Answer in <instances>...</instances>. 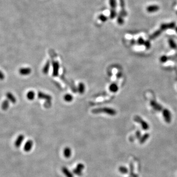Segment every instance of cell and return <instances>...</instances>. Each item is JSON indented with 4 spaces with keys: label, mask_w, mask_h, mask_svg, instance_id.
Returning a JSON list of instances; mask_svg holds the SVG:
<instances>
[{
    "label": "cell",
    "mask_w": 177,
    "mask_h": 177,
    "mask_svg": "<svg viewBox=\"0 0 177 177\" xmlns=\"http://www.w3.org/2000/svg\"><path fill=\"white\" fill-rule=\"evenodd\" d=\"M92 113L98 114L100 113H104L107 114L109 115L114 116L116 114L117 112L115 109H113L111 108L108 107H104V108H99L93 109L92 111Z\"/></svg>",
    "instance_id": "obj_1"
},
{
    "label": "cell",
    "mask_w": 177,
    "mask_h": 177,
    "mask_svg": "<svg viewBox=\"0 0 177 177\" xmlns=\"http://www.w3.org/2000/svg\"><path fill=\"white\" fill-rule=\"evenodd\" d=\"M134 120L136 122L141 124V126L144 130L147 131L149 128V125L148 123L144 121L140 117L136 116L134 117Z\"/></svg>",
    "instance_id": "obj_2"
},
{
    "label": "cell",
    "mask_w": 177,
    "mask_h": 177,
    "mask_svg": "<svg viewBox=\"0 0 177 177\" xmlns=\"http://www.w3.org/2000/svg\"><path fill=\"white\" fill-rule=\"evenodd\" d=\"M162 114L165 122L168 123H170L171 121V115L170 111L167 109H164L163 110Z\"/></svg>",
    "instance_id": "obj_3"
},
{
    "label": "cell",
    "mask_w": 177,
    "mask_h": 177,
    "mask_svg": "<svg viewBox=\"0 0 177 177\" xmlns=\"http://www.w3.org/2000/svg\"><path fill=\"white\" fill-rule=\"evenodd\" d=\"M25 136L23 134L19 135L14 142V146L16 148H19L21 147V145L24 140Z\"/></svg>",
    "instance_id": "obj_4"
},
{
    "label": "cell",
    "mask_w": 177,
    "mask_h": 177,
    "mask_svg": "<svg viewBox=\"0 0 177 177\" xmlns=\"http://www.w3.org/2000/svg\"><path fill=\"white\" fill-rule=\"evenodd\" d=\"M53 66V76L56 77L59 75V70L60 69L59 63L57 61L52 62Z\"/></svg>",
    "instance_id": "obj_5"
},
{
    "label": "cell",
    "mask_w": 177,
    "mask_h": 177,
    "mask_svg": "<svg viewBox=\"0 0 177 177\" xmlns=\"http://www.w3.org/2000/svg\"><path fill=\"white\" fill-rule=\"evenodd\" d=\"M34 146L33 141L31 140H28L25 144L24 146V151L25 152H29L33 149Z\"/></svg>",
    "instance_id": "obj_6"
},
{
    "label": "cell",
    "mask_w": 177,
    "mask_h": 177,
    "mask_svg": "<svg viewBox=\"0 0 177 177\" xmlns=\"http://www.w3.org/2000/svg\"><path fill=\"white\" fill-rule=\"evenodd\" d=\"M38 96L39 99L44 100L47 101H51L52 100V97L50 95L43 93L42 92H38Z\"/></svg>",
    "instance_id": "obj_7"
},
{
    "label": "cell",
    "mask_w": 177,
    "mask_h": 177,
    "mask_svg": "<svg viewBox=\"0 0 177 177\" xmlns=\"http://www.w3.org/2000/svg\"><path fill=\"white\" fill-rule=\"evenodd\" d=\"M151 106L157 111H162L163 110V108L162 105H160L159 104L157 103L154 100H152L150 102Z\"/></svg>",
    "instance_id": "obj_8"
},
{
    "label": "cell",
    "mask_w": 177,
    "mask_h": 177,
    "mask_svg": "<svg viewBox=\"0 0 177 177\" xmlns=\"http://www.w3.org/2000/svg\"><path fill=\"white\" fill-rule=\"evenodd\" d=\"M72 154V150L70 148H69V147H67L63 149V154L64 157H65V158H69L71 156Z\"/></svg>",
    "instance_id": "obj_9"
},
{
    "label": "cell",
    "mask_w": 177,
    "mask_h": 177,
    "mask_svg": "<svg viewBox=\"0 0 177 177\" xmlns=\"http://www.w3.org/2000/svg\"><path fill=\"white\" fill-rule=\"evenodd\" d=\"M62 172L63 174L65 175L66 177H74V175L73 173L70 172L69 170L66 167L63 166L62 168Z\"/></svg>",
    "instance_id": "obj_10"
},
{
    "label": "cell",
    "mask_w": 177,
    "mask_h": 177,
    "mask_svg": "<svg viewBox=\"0 0 177 177\" xmlns=\"http://www.w3.org/2000/svg\"><path fill=\"white\" fill-rule=\"evenodd\" d=\"M31 72V69L29 68H21L19 70V73L22 75H28Z\"/></svg>",
    "instance_id": "obj_11"
},
{
    "label": "cell",
    "mask_w": 177,
    "mask_h": 177,
    "mask_svg": "<svg viewBox=\"0 0 177 177\" xmlns=\"http://www.w3.org/2000/svg\"><path fill=\"white\" fill-rule=\"evenodd\" d=\"M159 9V7L156 5L149 6L147 8V11L149 13L155 12Z\"/></svg>",
    "instance_id": "obj_12"
},
{
    "label": "cell",
    "mask_w": 177,
    "mask_h": 177,
    "mask_svg": "<svg viewBox=\"0 0 177 177\" xmlns=\"http://www.w3.org/2000/svg\"><path fill=\"white\" fill-rule=\"evenodd\" d=\"M6 96L7 99L10 101L12 103L14 104L16 102V99L15 98V96L10 92H8L6 93Z\"/></svg>",
    "instance_id": "obj_13"
},
{
    "label": "cell",
    "mask_w": 177,
    "mask_h": 177,
    "mask_svg": "<svg viewBox=\"0 0 177 177\" xmlns=\"http://www.w3.org/2000/svg\"><path fill=\"white\" fill-rule=\"evenodd\" d=\"M50 62L49 61H48L45 63V65H44L42 69V72L45 74L48 73L50 69Z\"/></svg>",
    "instance_id": "obj_14"
},
{
    "label": "cell",
    "mask_w": 177,
    "mask_h": 177,
    "mask_svg": "<svg viewBox=\"0 0 177 177\" xmlns=\"http://www.w3.org/2000/svg\"><path fill=\"white\" fill-rule=\"evenodd\" d=\"M109 89L110 91H111V92H116L118 91L119 88L116 84L112 83L109 86Z\"/></svg>",
    "instance_id": "obj_15"
},
{
    "label": "cell",
    "mask_w": 177,
    "mask_h": 177,
    "mask_svg": "<svg viewBox=\"0 0 177 177\" xmlns=\"http://www.w3.org/2000/svg\"><path fill=\"white\" fill-rule=\"evenodd\" d=\"M149 137H150V134L149 133H146L145 134H144L142 136H141V137L139 139V143L141 144H144L148 139Z\"/></svg>",
    "instance_id": "obj_16"
},
{
    "label": "cell",
    "mask_w": 177,
    "mask_h": 177,
    "mask_svg": "<svg viewBox=\"0 0 177 177\" xmlns=\"http://www.w3.org/2000/svg\"><path fill=\"white\" fill-rule=\"evenodd\" d=\"M78 91L80 94H82L85 92V86L83 83L80 82L79 84L78 87Z\"/></svg>",
    "instance_id": "obj_17"
},
{
    "label": "cell",
    "mask_w": 177,
    "mask_h": 177,
    "mask_svg": "<svg viewBox=\"0 0 177 177\" xmlns=\"http://www.w3.org/2000/svg\"><path fill=\"white\" fill-rule=\"evenodd\" d=\"M35 96V93L34 92L31 91L27 93V98L30 100H33Z\"/></svg>",
    "instance_id": "obj_18"
},
{
    "label": "cell",
    "mask_w": 177,
    "mask_h": 177,
    "mask_svg": "<svg viewBox=\"0 0 177 177\" xmlns=\"http://www.w3.org/2000/svg\"><path fill=\"white\" fill-rule=\"evenodd\" d=\"M162 31L161 30H157V31H156L150 37V38L151 39H154L155 38H156L158 37L160 34L161 33H162Z\"/></svg>",
    "instance_id": "obj_19"
},
{
    "label": "cell",
    "mask_w": 177,
    "mask_h": 177,
    "mask_svg": "<svg viewBox=\"0 0 177 177\" xmlns=\"http://www.w3.org/2000/svg\"><path fill=\"white\" fill-rule=\"evenodd\" d=\"M130 176L131 177H138V176L134 173V165L132 162L130 164Z\"/></svg>",
    "instance_id": "obj_20"
},
{
    "label": "cell",
    "mask_w": 177,
    "mask_h": 177,
    "mask_svg": "<svg viewBox=\"0 0 177 177\" xmlns=\"http://www.w3.org/2000/svg\"><path fill=\"white\" fill-rule=\"evenodd\" d=\"M168 42H169V44L171 48H172V49H177V45L173 39H169L168 40Z\"/></svg>",
    "instance_id": "obj_21"
},
{
    "label": "cell",
    "mask_w": 177,
    "mask_h": 177,
    "mask_svg": "<svg viewBox=\"0 0 177 177\" xmlns=\"http://www.w3.org/2000/svg\"><path fill=\"white\" fill-rule=\"evenodd\" d=\"M9 107V101L8 100H5L3 101L2 104V108L4 110H7Z\"/></svg>",
    "instance_id": "obj_22"
},
{
    "label": "cell",
    "mask_w": 177,
    "mask_h": 177,
    "mask_svg": "<svg viewBox=\"0 0 177 177\" xmlns=\"http://www.w3.org/2000/svg\"><path fill=\"white\" fill-rule=\"evenodd\" d=\"M119 170L120 172L123 174H126L128 172V170L127 168H126L125 166H120L119 168Z\"/></svg>",
    "instance_id": "obj_23"
},
{
    "label": "cell",
    "mask_w": 177,
    "mask_h": 177,
    "mask_svg": "<svg viewBox=\"0 0 177 177\" xmlns=\"http://www.w3.org/2000/svg\"><path fill=\"white\" fill-rule=\"evenodd\" d=\"M73 96L70 94H66L64 96V100L67 102H70L73 100Z\"/></svg>",
    "instance_id": "obj_24"
},
{
    "label": "cell",
    "mask_w": 177,
    "mask_h": 177,
    "mask_svg": "<svg viewBox=\"0 0 177 177\" xmlns=\"http://www.w3.org/2000/svg\"><path fill=\"white\" fill-rule=\"evenodd\" d=\"M109 5L112 9H115L117 6L116 0H109Z\"/></svg>",
    "instance_id": "obj_25"
},
{
    "label": "cell",
    "mask_w": 177,
    "mask_h": 177,
    "mask_svg": "<svg viewBox=\"0 0 177 177\" xmlns=\"http://www.w3.org/2000/svg\"><path fill=\"white\" fill-rule=\"evenodd\" d=\"M117 16V13L115 9H112L110 11V17L111 19H113L115 18Z\"/></svg>",
    "instance_id": "obj_26"
},
{
    "label": "cell",
    "mask_w": 177,
    "mask_h": 177,
    "mask_svg": "<svg viewBox=\"0 0 177 177\" xmlns=\"http://www.w3.org/2000/svg\"><path fill=\"white\" fill-rule=\"evenodd\" d=\"M76 168L80 171L83 172L85 168V165L84 164H83L82 163H79L77 164V165H76Z\"/></svg>",
    "instance_id": "obj_27"
},
{
    "label": "cell",
    "mask_w": 177,
    "mask_h": 177,
    "mask_svg": "<svg viewBox=\"0 0 177 177\" xmlns=\"http://www.w3.org/2000/svg\"><path fill=\"white\" fill-rule=\"evenodd\" d=\"M73 173L77 176H81L83 174V172L80 171L79 170H78L77 169H76V168H74L73 170Z\"/></svg>",
    "instance_id": "obj_28"
},
{
    "label": "cell",
    "mask_w": 177,
    "mask_h": 177,
    "mask_svg": "<svg viewBox=\"0 0 177 177\" xmlns=\"http://www.w3.org/2000/svg\"><path fill=\"white\" fill-rule=\"evenodd\" d=\"M117 22L120 25H123L124 23V20H123V17H122V16H121L119 15L118 17L117 18Z\"/></svg>",
    "instance_id": "obj_29"
},
{
    "label": "cell",
    "mask_w": 177,
    "mask_h": 177,
    "mask_svg": "<svg viewBox=\"0 0 177 177\" xmlns=\"http://www.w3.org/2000/svg\"><path fill=\"white\" fill-rule=\"evenodd\" d=\"M168 24H162L160 25V29L162 31L166 30L167 29H168Z\"/></svg>",
    "instance_id": "obj_30"
},
{
    "label": "cell",
    "mask_w": 177,
    "mask_h": 177,
    "mask_svg": "<svg viewBox=\"0 0 177 177\" xmlns=\"http://www.w3.org/2000/svg\"><path fill=\"white\" fill-rule=\"evenodd\" d=\"M119 15L121 16L122 17H125L127 16V12L125 10L124 8L122 9L121 11L120 12V14Z\"/></svg>",
    "instance_id": "obj_31"
},
{
    "label": "cell",
    "mask_w": 177,
    "mask_h": 177,
    "mask_svg": "<svg viewBox=\"0 0 177 177\" xmlns=\"http://www.w3.org/2000/svg\"><path fill=\"white\" fill-rule=\"evenodd\" d=\"M99 18L102 22H105L107 19V17L104 15H100L99 17Z\"/></svg>",
    "instance_id": "obj_32"
},
{
    "label": "cell",
    "mask_w": 177,
    "mask_h": 177,
    "mask_svg": "<svg viewBox=\"0 0 177 177\" xmlns=\"http://www.w3.org/2000/svg\"><path fill=\"white\" fill-rule=\"evenodd\" d=\"M168 60V57L166 56H162L160 58V61L162 62H165Z\"/></svg>",
    "instance_id": "obj_33"
},
{
    "label": "cell",
    "mask_w": 177,
    "mask_h": 177,
    "mask_svg": "<svg viewBox=\"0 0 177 177\" xmlns=\"http://www.w3.org/2000/svg\"><path fill=\"white\" fill-rule=\"evenodd\" d=\"M144 45L145 46L146 49H150L151 47V43L149 40H147L146 41H145Z\"/></svg>",
    "instance_id": "obj_34"
},
{
    "label": "cell",
    "mask_w": 177,
    "mask_h": 177,
    "mask_svg": "<svg viewBox=\"0 0 177 177\" xmlns=\"http://www.w3.org/2000/svg\"><path fill=\"white\" fill-rule=\"evenodd\" d=\"M137 43L139 45H143L144 44L145 41L142 38H139L137 40Z\"/></svg>",
    "instance_id": "obj_35"
},
{
    "label": "cell",
    "mask_w": 177,
    "mask_h": 177,
    "mask_svg": "<svg viewBox=\"0 0 177 177\" xmlns=\"http://www.w3.org/2000/svg\"><path fill=\"white\" fill-rule=\"evenodd\" d=\"M168 27L169 29H172L173 28H175L176 27V23L175 22H171L168 24Z\"/></svg>",
    "instance_id": "obj_36"
},
{
    "label": "cell",
    "mask_w": 177,
    "mask_h": 177,
    "mask_svg": "<svg viewBox=\"0 0 177 177\" xmlns=\"http://www.w3.org/2000/svg\"><path fill=\"white\" fill-rule=\"evenodd\" d=\"M135 136H136V137L137 139H140V138L141 137V133L140 131H137L135 133Z\"/></svg>",
    "instance_id": "obj_37"
},
{
    "label": "cell",
    "mask_w": 177,
    "mask_h": 177,
    "mask_svg": "<svg viewBox=\"0 0 177 177\" xmlns=\"http://www.w3.org/2000/svg\"><path fill=\"white\" fill-rule=\"evenodd\" d=\"M120 6L122 9L124 8L125 7V3L124 0H120Z\"/></svg>",
    "instance_id": "obj_38"
},
{
    "label": "cell",
    "mask_w": 177,
    "mask_h": 177,
    "mask_svg": "<svg viewBox=\"0 0 177 177\" xmlns=\"http://www.w3.org/2000/svg\"><path fill=\"white\" fill-rule=\"evenodd\" d=\"M5 78V74L3 73V72L1 70H0V80H4Z\"/></svg>",
    "instance_id": "obj_39"
},
{
    "label": "cell",
    "mask_w": 177,
    "mask_h": 177,
    "mask_svg": "<svg viewBox=\"0 0 177 177\" xmlns=\"http://www.w3.org/2000/svg\"><path fill=\"white\" fill-rule=\"evenodd\" d=\"M135 42H136L134 40H133V39L131 41V43L132 44H135Z\"/></svg>",
    "instance_id": "obj_40"
},
{
    "label": "cell",
    "mask_w": 177,
    "mask_h": 177,
    "mask_svg": "<svg viewBox=\"0 0 177 177\" xmlns=\"http://www.w3.org/2000/svg\"><path fill=\"white\" fill-rule=\"evenodd\" d=\"M175 31H176V33H177V27H175Z\"/></svg>",
    "instance_id": "obj_41"
},
{
    "label": "cell",
    "mask_w": 177,
    "mask_h": 177,
    "mask_svg": "<svg viewBox=\"0 0 177 177\" xmlns=\"http://www.w3.org/2000/svg\"></svg>",
    "instance_id": "obj_42"
}]
</instances>
